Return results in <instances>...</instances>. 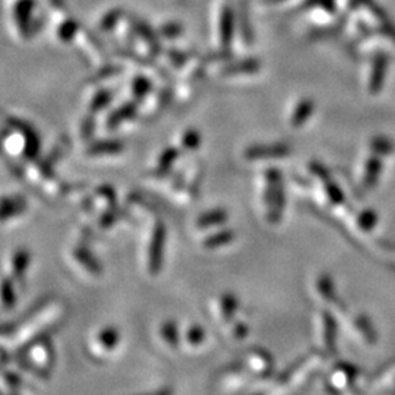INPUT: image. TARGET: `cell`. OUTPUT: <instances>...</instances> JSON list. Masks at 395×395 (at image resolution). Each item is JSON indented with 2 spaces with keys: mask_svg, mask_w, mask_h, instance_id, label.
Wrapping results in <instances>:
<instances>
[{
  "mask_svg": "<svg viewBox=\"0 0 395 395\" xmlns=\"http://www.w3.org/2000/svg\"><path fill=\"white\" fill-rule=\"evenodd\" d=\"M60 316V306H52V308H43L40 311L34 312V315H30L18 328L15 333H9V337L14 341L15 346L22 347L25 342L35 341V338H40L44 331L52 327V324L57 322Z\"/></svg>",
  "mask_w": 395,
  "mask_h": 395,
  "instance_id": "6da1fadb",
  "label": "cell"
},
{
  "mask_svg": "<svg viewBox=\"0 0 395 395\" xmlns=\"http://www.w3.org/2000/svg\"><path fill=\"white\" fill-rule=\"evenodd\" d=\"M264 203L266 207V219L271 224H278L286 210V189L283 177L278 169L273 167L265 172Z\"/></svg>",
  "mask_w": 395,
  "mask_h": 395,
  "instance_id": "7a4b0ae2",
  "label": "cell"
},
{
  "mask_svg": "<svg viewBox=\"0 0 395 395\" xmlns=\"http://www.w3.org/2000/svg\"><path fill=\"white\" fill-rule=\"evenodd\" d=\"M165 244V227L161 221H157L152 227L147 248V265L151 274H157L161 270L163 252Z\"/></svg>",
  "mask_w": 395,
  "mask_h": 395,
  "instance_id": "3957f363",
  "label": "cell"
},
{
  "mask_svg": "<svg viewBox=\"0 0 395 395\" xmlns=\"http://www.w3.org/2000/svg\"><path fill=\"white\" fill-rule=\"evenodd\" d=\"M290 147L286 144H257L245 149V158L249 161L284 158L290 156Z\"/></svg>",
  "mask_w": 395,
  "mask_h": 395,
  "instance_id": "277c9868",
  "label": "cell"
},
{
  "mask_svg": "<svg viewBox=\"0 0 395 395\" xmlns=\"http://www.w3.org/2000/svg\"><path fill=\"white\" fill-rule=\"evenodd\" d=\"M119 341H120L119 331L113 327H107L104 329H101L94 337V340L90 344V349L97 356H106L118 347Z\"/></svg>",
  "mask_w": 395,
  "mask_h": 395,
  "instance_id": "5b68a950",
  "label": "cell"
},
{
  "mask_svg": "<svg viewBox=\"0 0 395 395\" xmlns=\"http://www.w3.org/2000/svg\"><path fill=\"white\" fill-rule=\"evenodd\" d=\"M388 57L385 55H378L374 62L371 73H369V82H367V91L369 94L376 95L380 93L382 86L385 84V76L388 71Z\"/></svg>",
  "mask_w": 395,
  "mask_h": 395,
  "instance_id": "8992f818",
  "label": "cell"
},
{
  "mask_svg": "<svg viewBox=\"0 0 395 395\" xmlns=\"http://www.w3.org/2000/svg\"><path fill=\"white\" fill-rule=\"evenodd\" d=\"M28 358H30V363L34 365L38 371L46 372L53 363L52 344L48 346L47 340H38V342L34 344V347L30 349Z\"/></svg>",
  "mask_w": 395,
  "mask_h": 395,
  "instance_id": "52a82bcc",
  "label": "cell"
},
{
  "mask_svg": "<svg viewBox=\"0 0 395 395\" xmlns=\"http://www.w3.org/2000/svg\"><path fill=\"white\" fill-rule=\"evenodd\" d=\"M322 363L321 354H312L309 358H306L302 363L295 366L290 371L287 376V385H299L306 379V376H309L315 369L320 367Z\"/></svg>",
  "mask_w": 395,
  "mask_h": 395,
  "instance_id": "ba28073f",
  "label": "cell"
},
{
  "mask_svg": "<svg viewBox=\"0 0 395 395\" xmlns=\"http://www.w3.org/2000/svg\"><path fill=\"white\" fill-rule=\"evenodd\" d=\"M358 375V369L353 365L340 363L334 367L333 374H331V387H334V391L346 389L347 387L354 385Z\"/></svg>",
  "mask_w": 395,
  "mask_h": 395,
  "instance_id": "9c48e42d",
  "label": "cell"
},
{
  "mask_svg": "<svg viewBox=\"0 0 395 395\" xmlns=\"http://www.w3.org/2000/svg\"><path fill=\"white\" fill-rule=\"evenodd\" d=\"M384 172V161L382 157L372 154L365 163V170L362 177V186L365 190H372L378 185L380 174Z\"/></svg>",
  "mask_w": 395,
  "mask_h": 395,
  "instance_id": "30bf717a",
  "label": "cell"
},
{
  "mask_svg": "<svg viewBox=\"0 0 395 395\" xmlns=\"http://www.w3.org/2000/svg\"><path fill=\"white\" fill-rule=\"evenodd\" d=\"M337 333H338V327L334 315L329 312H322L321 315L322 342L324 347L333 354L337 351Z\"/></svg>",
  "mask_w": 395,
  "mask_h": 395,
  "instance_id": "8fae6325",
  "label": "cell"
},
{
  "mask_svg": "<svg viewBox=\"0 0 395 395\" xmlns=\"http://www.w3.org/2000/svg\"><path fill=\"white\" fill-rule=\"evenodd\" d=\"M315 111V103L313 100L311 98H302L299 103L296 104L295 110L291 113L290 118V125L295 127V129H299V127L304 126L308 123L312 118V114Z\"/></svg>",
  "mask_w": 395,
  "mask_h": 395,
  "instance_id": "7c38bea8",
  "label": "cell"
},
{
  "mask_svg": "<svg viewBox=\"0 0 395 395\" xmlns=\"http://www.w3.org/2000/svg\"><path fill=\"white\" fill-rule=\"evenodd\" d=\"M249 369L261 375H268L273 369L271 356L264 350H255L248 356Z\"/></svg>",
  "mask_w": 395,
  "mask_h": 395,
  "instance_id": "4fadbf2b",
  "label": "cell"
},
{
  "mask_svg": "<svg viewBox=\"0 0 395 395\" xmlns=\"http://www.w3.org/2000/svg\"><path fill=\"white\" fill-rule=\"evenodd\" d=\"M228 214L224 210H211L203 212L202 215L198 217L196 220V227L201 228V230H208V228H214L223 226L224 223H227Z\"/></svg>",
  "mask_w": 395,
  "mask_h": 395,
  "instance_id": "5bb4252c",
  "label": "cell"
},
{
  "mask_svg": "<svg viewBox=\"0 0 395 395\" xmlns=\"http://www.w3.org/2000/svg\"><path fill=\"white\" fill-rule=\"evenodd\" d=\"M30 266V253L27 250H17L9 261V271L12 279H21Z\"/></svg>",
  "mask_w": 395,
  "mask_h": 395,
  "instance_id": "9a60e30c",
  "label": "cell"
},
{
  "mask_svg": "<svg viewBox=\"0 0 395 395\" xmlns=\"http://www.w3.org/2000/svg\"><path fill=\"white\" fill-rule=\"evenodd\" d=\"M235 239H236L235 232L230 230V228H226V230L212 233L208 237L203 239L202 246L205 248V249H208V250L220 249V248H224L227 245H230Z\"/></svg>",
  "mask_w": 395,
  "mask_h": 395,
  "instance_id": "2e32d148",
  "label": "cell"
},
{
  "mask_svg": "<svg viewBox=\"0 0 395 395\" xmlns=\"http://www.w3.org/2000/svg\"><path fill=\"white\" fill-rule=\"evenodd\" d=\"M316 291L328 303H337V288L331 275L322 274L316 279Z\"/></svg>",
  "mask_w": 395,
  "mask_h": 395,
  "instance_id": "e0dca14e",
  "label": "cell"
},
{
  "mask_svg": "<svg viewBox=\"0 0 395 395\" xmlns=\"http://www.w3.org/2000/svg\"><path fill=\"white\" fill-rule=\"evenodd\" d=\"M219 311L224 322H232L239 311V299L232 293H226L219 300Z\"/></svg>",
  "mask_w": 395,
  "mask_h": 395,
  "instance_id": "ac0fdd59",
  "label": "cell"
},
{
  "mask_svg": "<svg viewBox=\"0 0 395 395\" xmlns=\"http://www.w3.org/2000/svg\"><path fill=\"white\" fill-rule=\"evenodd\" d=\"M72 258L82 266L86 274H90V275H98L100 274L101 270H100L98 262L93 258V255L86 249L76 248L72 252Z\"/></svg>",
  "mask_w": 395,
  "mask_h": 395,
  "instance_id": "d6986e66",
  "label": "cell"
},
{
  "mask_svg": "<svg viewBox=\"0 0 395 395\" xmlns=\"http://www.w3.org/2000/svg\"><path fill=\"white\" fill-rule=\"evenodd\" d=\"M122 151H123V145L118 141H101V143L93 144L90 148H88L86 154L93 156V157H103V156L120 154Z\"/></svg>",
  "mask_w": 395,
  "mask_h": 395,
  "instance_id": "ffe728a7",
  "label": "cell"
},
{
  "mask_svg": "<svg viewBox=\"0 0 395 395\" xmlns=\"http://www.w3.org/2000/svg\"><path fill=\"white\" fill-rule=\"evenodd\" d=\"M25 211V203L19 199H3L0 202V223L21 215Z\"/></svg>",
  "mask_w": 395,
  "mask_h": 395,
  "instance_id": "44dd1931",
  "label": "cell"
},
{
  "mask_svg": "<svg viewBox=\"0 0 395 395\" xmlns=\"http://www.w3.org/2000/svg\"><path fill=\"white\" fill-rule=\"evenodd\" d=\"M17 304V293L10 278L0 279V308L8 311Z\"/></svg>",
  "mask_w": 395,
  "mask_h": 395,
  "instance_id": "7402d4cb",
  "label": "cell"
},
{
  "mask_svg": "<svg viewBox=\"0 0 395 395\" xmlns=\"http://www.w3.org/2000/svg\"><path fill=\"white\" fill-rule=\"evenodd\" d=\"M324 183V192L327 199L329 201L331 205L334 207H342L346 203V195H344V190L331 179H327Z\"/></svg>",
  "mask_w": 395,
  "mask_h": 395,
  "instance_id": "603a6c76",
  "label": "cell"
},
{
  "mask_svg": "<svg viewBox=\"0 0 395 395\" xmlns=\"http://www.w3.org/2000/svg\"><path fill=\"white\" fill-rule=\"evenodd\" d=\"M354 327L358 329V333L362 336V338L369 342V344H375L378 337H376V331L372 325V322L369 321L367 316L359 315L358 318L354 320Z\"/></svg>",
  "mask_w": 395,
  "mask_h": 395,
  "instance_id": "cb8c5ba5",
  "label": "cell"
},
{
  "mask_svg": "<svg viewBox=\"0 0 395 395\" xmlns=\"http://www.w3.org/2000/svg\"><path fill=\"white\" fill-rule=\"evenodd\" d=\"M160 336L163 338V341L170 346L172 349H176L179 346L181 342V336H179V328H177L176 322L169 321V322H164L161 329H160Z\"/></svg>",
  "mask_w": 395,
  "mask_h": 395,
  "instance_id": "d4e9b609",
  "label": "cell"
},
{
  "mask_svg": "<svg viewBox=\"0 0 395 395\" xmlns=\"http://www.w3.org/2000/svg\"><path fill=\"white\" fill-rule=\"evenodd\" d=\"M181 157V148H165L160 157H158V165L157 170L158 173H165L172 169V165L177 161V158Z\"/></svg>",
  "mask_w": 395,
  "mask_h": 395,
  "instance_id": "484cf974",
  "label": "cell"
},
{
  "mask_svg": "<svg viewBox=\"0 0 395 395\" xmlns=\"http://www.w3.org/2000/svg\"><path fill=\"white\" fill-rule=\"evenodd\" d=\"M394 149H395L394 143L391 141V139H388L385 136H376L371 141L372 154H376V156H379L382 158L388 157V156H392Z\"/></svg>",
  "mask_w": 395,
  "mask_h": 395,
  "instance_id": "4316f807",
  "label": "cell"
},
{
  "mask_svg": "<svg viewBox=\"0 0 395 395\" xmlns=\"http://www.w3.org/2000/svg\"><path fill=\"white\" fill-rule=\"evenodd\" d=\"M378 219H379V217H378V214L374 210L366 208L362 212H359L358 219H356V224H358V227L360 228L362 232L369 233V232H372L374 228L376 227Z\"/></svg>",
  "mask_w": 395,
  "mask_h": 395,
  "instance_id": "83f0119b",
  "label": "cell"
},
{
  "mask_svg": "<svg viewBox=\"0 0 395 395\" xmlns=\"http://www.w3.org/2000/svg\"><path fill=\"white\" fill-rule=\"evenodd\" d=\"M259 69H261V63L255 59H249V60L236 63L235 66H232L230 69L227 71V73H230V75H252V73L259 72Z\"/></svg>",
  "mask_w": 395,
  "mask_h": 395,
  "instance_id": "f1b7e54d",
  "label": "cell"
},
{
  "mask_svg": "<svg viewBox=\"0 0 395 395\" xmlns=\"http://www.w3.org/2000/svg\"><path fill=\"white\" fill-rule=\"evenodd\" d=\"M185 341L190 347H199L205 342V329L199 325H192L186 329Z\"/></svg>",
  "mask_w": 395,
  "mask_h": 395,
  "instance_id": "f546056e",
  "label": "cell"
},
{
  "mask_svg": "<svg viewBox=\"0 0 395 395\" xmlns=\"http://www.w3.org/2000/svg\"><path fill=\"white\" fill-rule=\"evenodd\" d=\"M201 145V135L195 129H187L181 136V151H195Z\"/></svg>",
  "mask_w": 395,
  "mask_h": 395,
  "instance_id": "4dcf8cb0",
  "label": "cell"
},
{
  "mask_svg": "<svg viewBox=\"0 0 395 395\" xmlns=\"http://www.w3.org/2000/svg\"><path fill=\"white\" fill-rule=\"evenodd\" d=\"M392 382H395V363L388 366L385 371L375 379L374 385L376 388H380V387H387V385L392 384Z\"/></svg>",
  "mask_w": 395,
  "mask_h": 395,
  "instance_id": "1f68e13d",
  "label": "cell"
},
{
  "mask_svg": "<svg viewBox=\"0 0 395 395\" xmlns=\"http://www.w3.org/2000/svg\"><path fill=\"white\" fill-rule=\"evenodd\" d=\"M309 170H311V174L318 177L321 182H325L327 179H329V173L321 163H311Z\"/></svg>",
  "mask_w": 395,
  "mask_h": 395,
  "instance_id": "d6a6232c",
  "label": "cell"
},
{
  "mask_svg": "<svg viewBox=\"0 0 395 395\" xmlns=\"http://www.w3.org/2000/svg\"><path fill=\"white\" fill-rule=\"evenodd\" d=\"M249 333V327L245 324V322H241V321H237L235 325H233V336L237 340H244Z\"/></svg>",
  "mask_w": 395,
  "mask_h": 395,
  "instance_id": "836d02e7",
  "label": "cell"
},
{
  "mask_svg": "<svg viewBox=\"0 0 395 395\" xmlns=\"http://www.w3.org/2000/svg\"><path fill=\"white\" fill-rule=\"evenodd\" d=\"M5 362H6V354H5V350L0 349V366L5 365Z\"/></svg>",
  "mask_w": 395,
  "mask_h": 395,
  "instance_id": "e575fe53",
  "label": "cell"
},
{
  "mask_svg": "<svg viewBox=\"0 0 395 395\" xmlns=\"http://www.w3.org/2000/svg\"><path fill=\"white\" fill-rule=\"evenodd\" d=\"M270 2H274V3H278V2H283V0H270Z\"/></svg>",
  "mask_w": 395,
  "mask_h": 395,
  "instance_id": "d590c367",
  "label": "cell"
},
{
  "mask_svg": "<svg viewBox=\"0 0 395 395\" xmlns=\"http://www.w3.org/2000/svg\"><path fill=\"white\" fill-rule=\"evenodd\" d=\"M392 258H394V261H395V250L392 252Z\"/></svg>",
  "mask_w": 395,
  "mask_h": 395,
  "instance_id": "8d00e7d4",
  "label": "cell"
}]
</instances>
